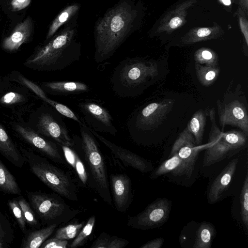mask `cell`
Wrapping results in <instances>:
<instances>
[{"label":"cell","instance_id":"6da1fadb","mask_svg":"<svg viewBox=\"0 0 248 248\" xmlns=\"http://www.w3.org/2000/svg\"><path fill=\"white\" fill-rule=\"evenodd\" d=\"M137 10L134 0H119L95 22L93 35L94 60L109 59L135 28Z\"/></svg>","mask_w":248,"mask_h":248},{"label":"cell","instance_id":"7a4b0ae2","mask_svg":"<svg viewBox=\"0 0 248 248\" xmlns=\"http://www.w3.org/2000/svg\"><path fill=\"white\" fill-rule=\"evenodd\" d=\"M81 54L76 19L63 27L50 39L37 45L23 65L41 71L62 70L78 61Z\"/></svg>","mask_w":248,"mask_h":248},{"label":"cell","instance_id":"3957f363","mask_svg":"<svg viewBox=\"0 0 248 248\" xmlns=\"http://www.w3.org/2000/svg\"><path fill=\"white\" fill-rule=\"evenodd\" d=\"M158 73L156 62L127 58L115 68L110 78L111 88L119 97H134L140 94Z\"/></svg>","mask_w":248,"mask_h":248},{"label":"cell","instance_id":"277c9868","mask_svg":"<svg viewBox=\"0 0 248 248\" xmlns=\"http://www.w3.org/2000/svg\"><path fill=\"white\" fill-rule=\"evenodd\" d=\"M31 171L54 192L70 201L78 200V188L71 175L30 148L18 146Z\"/></svg>","mask_w":248,"mask_h":248},{"label":"cell","instance_id":"5b68a950","mask_svg":"<svg viewBox=\"0 0 248 248\" xmlns=\"http://www.w3.org/2000/svg\"><path fill=\"white\" fill-rule=\"evenodd\" d=\"M80 151L93 185V190L107 204L113 206L107 166L96 137L90 128L82 122L78 124Z\"/></svg>","mask_w":248,"mask_h":248},{"label":"cell","instance_id":"8992f818","mask_svg":"<svg viewBox=\"0 0 248 248\" xmlns=\"http://www.w3.org/2000/svg\"><path fill=\"white\" fill-rule=\"evenodd\" d=\"M25 116L26 119H23L27 125L39 134L60 145L73 147L75 145L60 114L48 104L43 102L38 107H34Z\"/></svg>","mask_w":248,"mask_h":248},{"label":"cell","instance_id":"52a82bcc","mask_svg":"<svg viewBox=\"0 0 248 248\" xmlns=\"http://www.w3.org/2000/svg\"><path fill=\"white\" fill-rule=\"evenodd\" d=\"M27 197L31 207L41 224L60 225L72 220L80 213L68 205L59 194L41 191H28Z\"/></svg>","mask_w":248,"mask_h":248},{"label":"cell","instance_id":"ba28073f","mask_svg":"<svg viewBox=\"0 0 248 248\" xmlns=\"http://www.w3.org/2000/svg\"><path fill=\"white\" fill-rule=\"evenodd\" d=\"M8 127L13 134L30 149L54 162L67 165L61 146L29 127L23 117L9 118Z\"/></svg>","mask_w":248,"mask_h":248},{"label":"cell","instance_id":"9c48e42d","mask_svg":"<svg viewBox=\"0 0 248 248\" xmlns=\"http://www.w3.org/2000/svg\"><path fill=\"white\" fill-rule=\"evenodd\" d=\"M174 100L165 99L151 103L133 111L126 126L129 134L139 144L146 133L155 129L171 110Z\"/></svg>","mask_w":248,"mask_h":248},{"label":"cell","instance_id":"30bf717a","mask_svg":"<svg viewBox=\"0 0 248 248\" xmlns=\"http://www.w3.org/2000/svg\"><path fill=\"white\" fill-rule=\"evenodd\" d=\"M239 86L233 92L227 90L222 100H217L219 123L223 129L230 125L238 127L248 136V104Z\"/></svg>","mask_w":248,"mask_h":248},{"label":"cell","instance_id":"8fae6325","mask_svg":"<svg viewBox=\"0 0 248 248\" xmlns=\"http://www.w3.org/2000/svg\"><path fill=\"white\" fill-rule=\"evenodd\" d=\"M39 98L25 87L11 82L0 94V112L8 118L23 117Z\"/></svg>","mask_w":248,"mask_h":248},{"label":"cell","instance_id":"7c38bea8","mask_svg":"<svg viewBox=\"0 0 248 248\" xmlns=\"http://www.w3.org/2000/svg\"><path fill=\"white\" fill-rule=\"evenodd\" d=\"M171 206V201L165 198H158L136 215H128L127 225L143 231L160 227L168 221Z\"/></svg>","mask_w":248,"mask_h":248},{"label":"cell","instance_id":"4fadbf2b","mask_svg":"<svg viewBox=\"0 0 248 248\" xmlns=\"http://www.w3.org/2000/svg\"><path fill=\"white\" fill-rule=\"evenodd\" d=\"M211 122V130L209 133V145L206 148L203 159L205 167L210 166L239 152L225 140L223 132L216 124L214 108L208 110Z\"/></svg>","mask_w":248,"mask_h":248},{"label":"cell","instance_id":"5bb4252c","mask_svg":"<svg viewBox=\"0 0 248 248\" xmlns=\"http://www.w3.org/2000/svg\"><path fill=\"white\" fill-rule=\"evenodd\" d=\"M203 146L196 145L194 138L186 126L179 134L172 147L169 157L176 153L182 160L179 168L172 174L189 178L194 170L199 152Z\"/></svg>","mask_w":248,"mask_h":248},{"label":"cell","instance_id":"9a60e30c","mask_svg":"<svg viewBox=\"0 0 248 248\" xmlns=\"http://www.w3.org/2000/svg\"><path fill=\"white\" fill-rule=\"evenodd\" d=\"M78 107L91 129L112 136L116 135L118 130L111 115L99 101L85 99L78 103Z\"/></svg>","mask_w":248,"mask_h":248},{"label":"cell","instance_id":"2e32d148","mask_svg":"<svg viewBox=\"0 0 248 248\" xmlns=\"http://www.w3.org/2000/svg\"><path fill=\"white\" fill-rule=\"evenodd\" d=\"M11 26L12 29L2 38L0 46L3 51L12 54L17 52L22 45L31 41L35 26L32 18L28 16Z\"/></svg>","mask_w":248,"mask_h":248},{"label":"cell","instance_id":"e0dca14e","mask_svg":"<svg viewBox=\"0 0 248 248\" xmlns=\"http://www.w3.org/2000/svg\"><path fill=\"white\" fill-rule=\"evenodd\" d=\"M91 131L96 138L109 149L113 156L121 161L125 167H131L143 173H149L154 170L151 161L116 145L93 129H91Z\"/></svg>","mask_w":248,"mask_h":248},{"label":"cell","instance_id":"ac0fdd59","mask_svg":"<svg viewBox=\"0 0 248 248\" xmlns=\"http://www.w3.org/2000/svg\"><path fill=\"white\" fill-rule=\"evenodd\" d=\"M109 180L114 205L118 212L124 213L133 199L131 179L125 173H114L110 175Z\"/></svg>","mask_w":248,"mask_h":248},{"label":"cell","instance_id":"d6986e66","mask_svg":"<svg viewBox=\"0 0 248 248\" xmlns=\"http://www.w3.org/2000/svg\"><path fill=\"white\" fill-rule=\"evenodd\" d=\"M238 162V157L232 159L213 181L207 193L209 203L214 204L221 200L229 187Z\"/></svg>","mask_w":248,"mask_h":248},{"label":"cell","instance_id":"ffe728a7","mask_svg":"<svg viewBox=\"0 0 248 248\" xmlns=\"http://www.w3.org/2000/svg\"><path fill=\"white\" fill-rule=\"evenodd\" d=\"M60 146L67 166L71 167L80 185L83 187L93 189V183L87 167L76 149L75 143L73 147Z\"/></svg>","mask_w":248,"mask_h":248},{"label":"cell","instance_id":"44dd1931","mask_svg":"<svg viewBox=\"0 0 248 248\" xmlns=\"http://www.w3.org/2000/svg\"><path fill=\"white\" fill-rule=\"evenodd\" d=\"M37 83L46 93L53 95L78 94L90 90L87 84L79 81H43Z\"/></svg>","mask_w":248,"mask_h":248},{"label":"cell","instance_id":"7402d4cb","mask_svg":"<svg viewBox=\"0 0 248 248\" xmlns=\"http://www.w3.org/2000/svg\"><path fill=\"white\" fill-rule=\"evenodd\" d=\"M0 153L16 167L22 168L26 163L18 146L13 141L5 127L0 122Z\"/></svg>","mask_w":248,"mask_h":248},{"label":"cell","instance_id":"603a6c76","mask_svg":"<svg viewBox=\"0 0 248 248\" xmlns=\"http://www.w3.org/2000/svg\"><path fill=\"white\" fill-rule=\"evenodd\" d=\"M80 8L79 4L73 3L61 11L49 25L44 41L49 40L63 27L77 19Z\"/></svg>","mask_w":248,"mask_h":248},{"label":"cell","instance_id":"cb8c5ba5","mask_svg":"<svg viewBox=\"0 0 248 248\" xmlns=\"http://www.w3.org/2000/svg\"><path fill=\"white\" fill-rule=\"evenodd\" d=\"M32 0H0V9L13 25L26 16Z\"/></svg>","mask_w":248,"mask_h":248},{"label":"cell","instance_id":"d4e9b609","mask_svg":"<svg viewBox=\"0 0 248 248\" xmlns=\"http://www.w3.org/2000/svg\"><path fill=\"white\" fill-rule=\"evenodd\" d=\"M58 225L52 224L31 231H27L23 237L21 248H39L53 233Z\"/></svg>","mask_w":248,"mask_h":248},{"label":"cell","instance_id":"484cf974","mask_svg":"<svg viewBox=\"0 0 248 248\" xmlns=\"http://www.w3.org/2000/svg\"><path fill=\"white\" fill-rule=\"evenodd\" d=\"M216 234L215 228L211 223L202 222L196 232L193 248H210Z\"/></svg>","mask_w":248,"mask_h":248},{"label":"cell","instance_id":"4316f807","mask_svg":"<svg viewBox=\"0 0 248 248\" xmlns=\"http://www.w3.org/2000/svg\"><path fill=\"white\" fill-rule=\"evenodd\" d=\"M5 77L10 81L17 83L25 87L44 102H45L49 98L47 93L44 91L37 83L28 79L17 70L10 72L5 76Z\"/></svg>","mask_w":248,"mask_h":248},{"label":"cell","instance_id":"83f0119b","mask_svg":"<svg viewBox=\"0 0 248 248\" xmlns=\"http://www.w3.org/2000/svg\"><path fill=\"white\" fill-rule=\"evenodd\" d=\"M0 191L13 195H21V190L16 179L0 159Z\"/></svg>","mask_w":248,"mask_h":248},{"label":"cell","instance_id":"f1b7e54d","mask_svg":"<svg viewBox=\"0 0 248 248\" xmlns=\"http://www.w3.org/2000/svg\"><path fill=\"white\" fill-rule=\"evenodd\" d=\"M206 114L202 109L197 111L187 124V127L193 135L196 145L202 144L204 128L206 125Z\"/></svg>","mask_w":248,"mask_h":248},{"label":"cell","instance_id":"f546056e","mask_svg":"<svg viewBox=\"0 0 248 248\" xmlns=\"http://www.w3.org/2000/svg\"><path fill=\"white\" fill-rule=\"evenodd\" d=\"M15 238L14 228L8 217L0 209V248H8Z\"/></svg>","mask_w":248,"mask_h":248},{"label":"cell","instance_id":"4dcf8cb0","mask_svg":"<svg viewBox=\"0 0 248 248\" xmlns=\"http://www.w3.org/2000/svg\"><path fill=\"white\" fill-rule=\"evenodd\" d=\"M129 243L125 239L102 232L93 242L91 248H124Z\"/></svg>","mask_w":248,"mask_h":248},{"label":"cell","instance_id":"1f68e13d","mask_svg":"<svg viewBox=\"0 0 248 248\" xmlns=\"http://www.w3.org/2000/svg\"><path fill=\"white\" fill-rule=\"evenodd\" d=\"M195 70L198 80L205 86L212 85L217 79L220 72L218 66H208L196 62Z\"/></svg>","mask_w":248,"mask_h":248},{"label":"cell","instance_id":"d6a6232c","mask_svg":"<svg viewBox=\"0 0 248 248\" xmlns=\"http://www.w3.org/2000/svg\"><path fill=\"white\" fill-rule=\"evenodd\" d=\"M182 160L178 153L164 161L157 168L154 169L150 175L152 180L157 179L164 174L171 172L172 174L181 166Z\"/></svg>","mask_w":248,"mask_h":248},{"label":"cell","instance_id":"836d02e7","mask_svg":"<svg viewBox=\"0 0 248 248\" xmlns=\"http://www.w3.org/2000/svg\"><path fill=\"white\" fill-rule=\"evenodd\" d=\"M95 216L94 215L91 216L78 234L75 237L73 242L70 244L69 247L77 248L84 245L92 233L95 226Z\"/></svg>","mask_w":248,"mask_h":248},{"label":"cell","instance_id":"e575fe53","mask_svg":"<svg viewBox=\"0 0 248 248\" xmlns=\"http://www.w3.org/2000/svg\"><path fill=\"white\" fill-rule=\"evenodd\" d=\"M16 198L23 211L27 224L32 228H39L41 223L30 203L21 195Z\"/></svg>","mask_w":248,"mask_h":248},{"label":"cell","instance_id":"d590c367","mask_svg":"<svg viewBox=\"0 0 248 248\" xmlns=\"http://www.w3.org/2000/svg\"><path fill=\"white\" fill-rule=\"evenodd\" d=\"M85 221H76L57 230L53 237L69 240L74 238L79 233L85 224Z\"/></svg>","mask_w":248,"mask_h":248},{"label":"cell","instance_id":"8d00e7d4","mask_svg":"<svg viewBox=\"0 0 248 248\" xmlns=\"http://www.w3.org/2000/svg\"><path fill=\"white\" fill-rule=\"evenodd\" d=\"M240 216L247 232L248 231V173L246 172L240 196Z\"/></svg>","mask_w":248,"mask_h":248},{"label":"cell","instance_id":"74e56055","mask_svg":"<svg viewBox=\"0 0 248 248\" xmlns=\"http://www.w3.org/2000/svg\"><path fill=\"white\" fill-rule=\"evenodd\" d=\"M8 206L19 229L24 234L26 233L28 231L27 224L23 211L18 202L17 198L9 200L8 201Z\"/></svg>","mask_w":248,"mask_h":248},{"label":"cell","instance_id":"f35d334b","mask_svg":"<svg viewBox=\"0 0 248 248\" xmlns=\"http://www.w3.org/2000/svg\"><path fill=\"white\" fill-rule=\"evenodd\" d=\"M196 63L208 66H218V59L209 50L203 49L197 52L195 56Z\"/></svg>","mask_w":248,"mask_h":248},{"label":"cell","instance_id":"ab89813d","mask_svg":"<svg viewBox=\"0 0 248 248\" xmlns=\"http://www.w3.org/2000/svg\"><path fill=\"white\" fill-rule=\"evenodd\" d=\"M45 103H46L52 107L60 114L75 121L78 124L82 122L72 110L66 106L54 101L49 98H48Z\"/></svg>","mask_w":248,"mask_h":248},{"label":"cell","instance_id":"60d3db41","mask_svg":"<svg viewBox=\"0 0 248 248\" xmlns=\"http://www.w3.org/2000/svg\"><path fill=\"white\" fill-rule=\"evenodd\" d=\"M67 240L60 239L54 237L47 239L41 246V248H67Z\"/></svg>","mask_w":248,"mask_h":248},{"label":"cell","instance_id":"b9f144b4","mask_svg":"<svg viewBox=\"0 0 248 248\" xmlns=\"http://www.w3.org/2000/svg\"><path fill=\"white\" fill-rule=\"evenodd\" d=\"M164 238L160 237L152 239L143 244L140 248H160L164 243Z\"/></svg>","mask_w":248,"mask_h":248},{"label":"cell","instance_id":"7bdbcfd3","mask_svg":"<svg viewBox=\"0 0 248 248\" xmlns=\"http://www.w3.org/2000/svg\"><path fill=\"white\" fill-rule=\"evenodd\" d=\"M11 81L0 75V94L5 91L11 84Z\"/></svg>","mask_w":248,"mask_h":248},{"label":"cell","instance_id":"ee69618b","mask_svg":"<svg viewBox=\"0 0 248 248\" xmlns=\"http://www.w3.org/2000/svg\"><path fill=\"white\" fill-rule=\"evenodd\" d=\"M182 23V19L179 17L172 18L169 23L170 26L172 29H175L180 26Z\"/></svg>","mask_w":248,"mask_h":248},{"label":"cell","instance_id":"f6af8a7d","mask_svg":"<svg viewBox=\"0 0 248 248\" xmlns=\"http://www.w3.org/2000/svg\"><path fill=\"white\" fill-rule=\"evenodd\" d=\"M211 33V31L207 28H202L199 29L197 32V35L199 37H204L209 35Z\"/></svg>","mask_w":248,"mask_h":248},{"label":"cell","instance_id":"bcb514c9","mask_svg":"<svg viewBox=\"0 0 248 248\" xmlns=\"http://www.w3.org/2000/svg\"><path fill=\"white\" fill-rule=\"evenodd\" d=\"M224 4L226 5H230L231 3V0H221Z\"/></svg>","mask_w":248,"mask_h":248},{"label":"cell","instance_id":"7dc6e473","mask_svg":"<svg viewBox=\"0 0 248 248\" xmlns=\"http://www.w3.org/2000/svg\"><path fill=\"white\" fill-rule=\"evenodd\" d=\"M0 24H1V16H0Z\"/></svg>","mask_w":248,"mask_h":248}]
</instances>
